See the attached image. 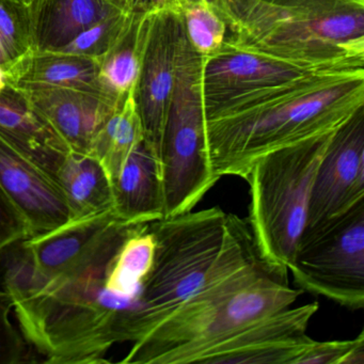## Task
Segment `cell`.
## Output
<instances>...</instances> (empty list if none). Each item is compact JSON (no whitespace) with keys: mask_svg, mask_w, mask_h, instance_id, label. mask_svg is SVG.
Segmentation results:
<instances>
[{"mask_svg":"<svg viewBox=\"0 0 364 364\" xmlns=\"http://www.w3.org/2000/svg\"><path fill=\"white\" fill-rule=\"evenodd\" d=\"M116 220L109 210L69 221L48 233L26 238L25 242L42 274L54 277L73 264Z\"/></svg>","mask_w":364,"mask_h":364,"instance_id":"ac0fdd59","label":"cell"},{"mask_svg":"<svg viewBox=\"0 0 364 364\" xmlns=\"http://www.w3.org/2000/svg\"><path fill=\"white\" fill-rule=\"evenodd\" d=\"M227 41L309 67H364V0H255Z\"/></svg>","mask_w":364,"mask_h":364,"instance_id":"3957f363","label":"cell"},{"mask_svg":"<svg viewBox=\"0 0 364 364\" xmlns=\"http://www.w3.org/2000/svg\"><path fill=\"white\" fill-rule=\"evenodd\" d=\"M228 1H229L230 8L233 12L234 18L237 22V26L240 25V21L246 16L247 12L252 7L253 4L255 3V0H228Z\"/></svg>","mask_w":364,"mask_h":364,"instance_id":"f546056e","label":"cell"},{"mask_svg":"<svg viewBox=\"0 0 364 364\" xmlns=\"http://www.w3.org/2000/svg\"><path fill=\"white\" fill-rule=\"evenodd\" d=\"M304 291L289 274L259 257L248 223L228 214L223 250L201 287L176 306L121 363H197L208 347L267 315L293 306Z\"/></svg>","mask_w":364,"mask_h":364,"instance_id":"6da1fadb","label":"cell"},{"mask_svg":"<svg viewBox=\"0 0 364 364\" xmlns=\"http://www.w3.org/2000/svg\"><path fill=\"white\" fill-rule=\"evenodd\" d=\"M135 12L120 11L95 23L59 52L100 59L118 41Z\"/></svg>","mask_w":364,"mask_h":364,"instance_id":"603a6c76","label":"cell"},{"mask_svg":"<svg viewBox=\"0 0 364 364\" xmlns=\"http://www.w3.org/2000/svg\"><path fill=\"white\" fill-rule=\"evenodd\" d=\"M142 140L144 131L132 92L100 129L89 154L101 163L112 183Z\"/></svg>","mask_w":364,"mask_h":364,"instance_id":"44dd1931","label":"cell"},{"mask_svg":"<svg viewBox=\"0 0 364 364\" xmlns=\"http://www.w3.org/2000/svg\"><path fill=\"white\" fill-rule=\"evenodd\" d=\"M11 310L9 298L0 291V364L33 362L29 359L28 342L10 319Z\"/></svg>","mask_w":364,"mask_h":364,"instance_id":"d4e9b609","label":"cell"},{"mask_svg":"<svg viewBox=\"0 0 364 364\" xmlns=\"http://www.w3.org/2000/svg\"><path fill=\"white\" fill-rule=\"evenodd\" d=\"M336 132L263 155L245 178L250 188L248 225L255 248L281 274H289L306 225L313 181Z\"/></svg>","mask_w":364,"mask_h":364,"instance_id":"277c9868","label":"cell"},{"mask_svg":"<svg viewBox=\"0 0 364 364\" xmlns=\"http://www.w3.org/2000/svg\"><path fill=\"white\" fill-rule=\"evenodd\" d=\"M22 1H24V3L26 4V5L31 6L33 0H22Z\"/></svg>","mask_w":364,"mask_h":364,"instance_id":"836d02e7","label":"cell"},{"mask_svg":"<svg viewBox=\"0 0 364 364\" xmlns=\"http://www.w3.org/2000/svg\"><path fill=\"white\" fill-rule=\"evenodd\" d=\"M178 6H180L181 11L183 8L191 5H204L210 8L212 11H214L223 22L227 24L228 28L233 33L237 26L235 18H234L233 12L230 8L229 1L228 0H178Z\"/></svg>","mask_w":364,"mask_h":364,"instance_id":"83f0119b","label":"cell"},{"mask_svg":"<svg viewBox=\"0 0 364 364\" xmlns=\"http://www.w3.org/2000/svg\"><path fill=\"white\" fill-rule=\"evenodd\" d=\"M6 72L8 84L21 90L69 89L109 100L100 84L99 60L90 57L59 50H31L14 61Z\"/></svg>","mask_w":364,"mask_h":364,"instance_id":"2e32d148","label":"cell"},{"mask_svg":"<svg viewBox=\"0 0 364 364\" xmlns=\"http://www.w3.org/2000/svg\"><path fill=\"white\" fill-rule=\"evenodd\" d=\"M318 302L289 306L225 336L197 360L203 364H294L314 340L306 334Z\"/></svg>","mask_w":364,"mask_h":364,"instance_id":"30bf717a","label":"cell"},{"mask_svg":"<svg viewBox=\"0 0 364 364\" xmlns=\"http://www.w3.org/2000/svg\"><path fill=\"white\" fill-rule=\"evenodd\" d=\"M118 220L144 225L165 218V193L161 161L142 140L112 183Z\"/></svg>","mask_w":364,"mask_h":364,"instance_id":"9a60e30c","label":"cell"},{"mask_svg":"<svg viewBox=\"0 0 364 364\" xmlns=\"http://www.w3.org/2000/svg\"><path fill=\"white\" fill-rule=\"evenodd\" d=\"M8 85V76L7 72H6V69L4 67L0 65V92L4 90V89L7 87Z\"/></svg>","mask_w":364,"mask_h":364,"instance_id":"1f68e13d","label":"cell"},{"mask_svg":"<svg viewBox=\"0 0 364 364\" xmlns=\"http://www.w3.org/2000/svg\"><path fill=\"white\" fill-rule=\"evenodd\" d=\"M364 200V107L336 129L317 168L301 238Z\"/></svg>","mask_w":364,"mask_h":364,"instance_id":"ba28073f","label":"cell"},{"mask_svg":"<svg viewBox=\"0 0 364 364\" xmlns=\"http://www.w3.org/2000/svg\"><path fill=\"white\" fill-rule=\"evenodd\" d=\"M183 27L181 12L151 11L141 65L133 91L144 142L159 159L164 127L176 82Z\"/></svg>","mask_w":364,"mask_h":364,"instance_id":"9c48e42d","label":"cell"},{"mask_svg":"<svg viewBox=\"0 0 364 364\" xmlns=\"http://www.w3.org/2000/svg\"><path fill=\"white\" fill-rule=\"evenodd\" d=\"M0 46L10 65L33 50L31 8L22 0H0Z\"/></svg>","mask_w":364,"mask_h":364,"instance_id":"7402d4cb","label":"cell"},{"mask_svg":"<svg viewBox=\"0 0 364 364\" xmlns=\"http://www.w3.org/2000/svg\"><path fill=\"white\" fill-rule=\"evenodd\" d=\"M29 8L37 50H61L95 23L123 11L109 0H33Z\"/></svg>","mask_w":364,"mask_h":364,"instance_id":"e0dca14e","label":"cell"},{"mask_svg":"<svg viewBox=\"0 0 364 364\" xmlns=\"http://www.w3.org/2000/svg\"><path fill=\"white\" fill-rule=\"evenodd\" d=\"M31 236L24 215L0 187V255L12 245Z\"/></svg>","mask_w":364,"mask_h":364,"instance_id":"484cf974","label":"cell"},{"mask_svg":"<svg viewBox=\"0 0 364 364\" xmlns=\"http://www.w3.org/2000/svg\"><path fill=\"white\" fill-rule=\"evenodd\" d=\"M0 65L5 68V69H7L10 65L9 58H8L7 55H6L5 50L1 48V46H0Z\"/></svg>","mask_w":364,"mask_h":364,"instance_id":"d6a6232c","label":"cell"},{"mask_svg":"<svg viewBox=\"0 0 364 364\" xmlns=\"http://www.w3.org/2000/svg\"><path fill=\"white\" fill-rule=\"evenodd\" d=\"M0 187L24 215L33 236L71 221L67 200L56 181L1 136Z\"/></svg>","mask_w":364,"mask_h":364,"instance_id":"7c38bea8","label":"cell"},{"mask_svg":"<svg viewBox=\"0 0 364 364\" xmlns=\"http://www.w3.org/2000/svg\"><path fill=\"white\" fill-rule=\"evenodd\" d=\"M155 238L152 267L142 283L131 342L141 340L203 285L228 232L220 208L184 213L149 223Z\"/></svg>","mask_w":364,"mask_h":364,"instance_id":"5b68a950","label":"cell"},{"mask_svg":"<svg viewBox=\"0 0 364 364\" xmlns=\"http://www.w3.org/2000/svg\"><path fill=\"white\" fill-rule=\"evenodd\" d=\"M152 11H163V10H171V11L181 12L178 0H151Z\"/></svg>","mask_w":364,"mask_h":364,"instance_id":"4dcf8cb0","label":"cell"},{"mask_svg":"<svg viewBox=\"0 0 364 364\" xmlns=\"http://www.w3.org/2000/svg\"><path fill=\"white\" fill-rule=\"evenodd\" d=\"M364 107V67L321 70L245 95L205 117L214 178H246L272 151L333 133Z\"/></svg>","mask_w":364,"mask_h":364,"instance_id":"7a4b0ae2","label":"cell"},{"mask_svg":"<svg viewBox=\"0 0 364 364\" xmlns=\"http://www.w3.org/2000/svg\"><path fill=\"white\" fill-rule=\"evenodd\" d=\"M202 63L203 57L196 52L183 27L176 82L159 154L165 217L191 212L218 182L210 169L206 151Z\"/></svg>","mask_w":364,"mask_h":364,"instance_id":"8992f818","label":"cell"},{"mask_svg":"<svg viewBox=\"0 0 364 364\" xmlns=\"http://www.w3.org/2000/svg\"><path fill=\"white\" fill-rule=\"evenodd\" d=\"M117 7L127 12H148L152 10L151 0H109Z\"/></svg>","mask_w":364,"mask_h":364,"instance_id":"f1b7e54d","label":"cell"},{"mask_svg":"<svg viewBox=\"0 0 364 364\" xmlns=\"http://www.w3.org/2000/svg\"><path fill=\"white\" fill-rule=\"evenodd\" d=\"M298 289L349 310L364 306V200L301 238L289 266Z\"/></svg>","mask_w":364,"mask_h":364,"instance_id":"52a82bcc","label":"cell"},{"mask_svg":"<svg viewBox=\"0 0 364 364\" xmlns=\"http://www.w3.org/2000/svg\"><path fill=\"white\" fill-rule=\"evenodd\" d=\"M0 136L53 178L71 152L26 93L10 84L0 92Z\"/></svg>","mask_w":364,"mask_h":364,"instance_id":"5bb4252c","label":"cell"},{"mask_svg":"<svg viewBox=\"0 0 364 364\" xmlns=\"http://www.w3.org/2000/svg\"><path fill=\"white\" fill-rule=\"evenodd\" d=\"M185 33L193 48L202 57L210 56L225 41L227 24L204 5H191L183 8Z\"/></svg>","mask_w":364,"mask_h":364,"instance_id":"cb8c5ba5","label":"cell"},{"mask_svg":"<svg viewBox=\"0 0 364 364\" xmlns=\"http://www.w3.org/2000/svg\"><path fill=\"white\" fill-rule=\"evenodd\" d=\"M363 336L364 332L361 331L353 340L329 342L314 341L301 355H298L294 364H344L351 349Z\"/></svg>","mask_w":364,"mask_h":364,"instance_id":"4316f807","label":"cell"},{"mask_svg":"<svg viewBox=\"0 0 364 364\" xmlns=\"http://www.w3.org/2000/svg\"><path fill=\"white\" fill-rule=\"evenodd\" d=\"M23 91L70 150L82 154H89L100 129L121 106L101 95L69 89Z\"/></svg>","mask_w":364,"mask_h":364,"instance_id":"4fadbf2b","label":"cell"},{"mask_svg":"<svg viewBox=\"0 0 364 364\" xmlns=\"http://www.w3.org/2000/svg\"><path fill=\"white\" fill-rule=\"evenodd\" d=\"M321 70L329 69L297 65L240 50L225 39L214 54L203 57L201 88L204 118L221 106L245 95L266 90Z\"/></svg>","mask_w":364,"mask_h":364,"instance_id":"8fae6325","label":"cell"},{"mask_svg":"<svg viewBox=\"0 0 364 364\" xmlns=\"http://www.w3.org/2000/svg\"><path fill=\"white\" fill-rule=\"evenodd\" d=\"M151 11L135 12L118 41L99 60L102 90L117 105H122L135 88Z\"/></svg>","mask_w":364,"mask_h":364,"instance_id":"ffe728a7","label":"cell"},{"mask_svg":"<svg viewBox=\"0 0 364 364\" xmlns=\"http://www.w3.org/2000/svg\"><path fill=\"white\" fill-rule=\"evenodd\" d=\"M67 200L71 220L112 210V180L90 154L70 152L54 176Z\"/></svg>","mask_w":364,"mask_h":364,"instance_id":"d6986e66","label":"cell"}]
</instances>
